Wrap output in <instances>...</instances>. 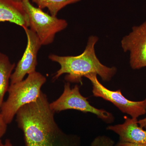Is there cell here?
<instances>
[{"mask_svg": "<svg viewBox=\"0 0 146 146\" xmlns=\"http://www.w3.org/2000/svg\"><path fill=\"white\" fill-rule=\"evenodd\" d=\"M46 95L41 92L34 102L18 110L16 121L23 132L26 146H42L60 130Z\"/></svg>", "mask_w": 146, "mask_h": 146, "instance_id": "cell-1", "label": "cell"}, {"mask_svg": "<svg viewBox=\"0 0 146 146\" xmlns=\"http://www.w3.org/2000/svg\"><path fill=\"white\" fill-rule=\"evenodd\" d=\"M98 38L96 36H89L85 50L83 53L76 56H60L50 54L48 58L54 62H57L60 68L53 77L56 80L63 74L67 82L82 83V79L87 75L96 74L103 81L111 80L117 73L115 67L109 68L101 63L95 52V46Z\"/></svg>", "mask_w": 146, "mask_h": 146, "instance_id": "cell-2", "label": "cell"}, {"mask_svg": "<svg viewBox=\"0 0 146 146\" xmlns=\"http://www.w3.org/2000/svg\"><path fill=\"white\" fill-rule=\"evenodd\" d=\"M46 81V77L36 71L28 74L25 80L10 84L7 91L8 98L3 103L0 111L7 125L13 121L22 106L38 98L42 91L41 88Z\"/></svg>", "mask_w": 146, "mask_h": 146, "instance_id": "cell-3", "label": "cell"}, {"mask_svg": "<svg viewBox=\"0 0 146 146\" xmlns=\"http://www.w3.org/2000/svg\"><path fill=\"white\" fill-rule=\"evenodd\" d=\"M22 2L28 16L29 27L37 35L42 46L52 44L56 33L68 27L65 20L52 16L35 7L30 0H23Z\"/></svg>", "mask_w": 146, "mask_h": 146, "instance_id": "cell-4", "label": "cell"}, {"mask_svg": "<svg viewBox=\"0 0 146 146\" xmlns=\"http://www.w3.org/2000/svg\"><path fill=\"white\" fill-rule=\"evenodd\" d=\"M87 100L88 98L84 97L80 94L78 85H76L71 89L70 82H67L64 84L63 94L57 100L50 103V106L55 112L75 110L84 113L90 112L94 114L107 123L114 121L115 118L112 114L104 110L98 109L92 106Z\"/></svg>", "mask_w": 146, "mask_h": 146, "instance_id": "cell-5", "label": "cell"}, {"mask_svg": "<svg viewBox=\"0 0 146 146\" xmlns=\"http://www.w3.org/2000/svg\"><path fill=\"white\" fill-rule=\"evenodd\" d=\"M93 86L92 93L94 96L101 98L110 102L123 113L131 118H137L146 113V98L143 100L133 101L125 98L121 90L111 91L104 86L97 78V75L91 74L85 76Z\"/></svg>", "mask_w": 146, "mask_h": 146, "instance_id": "cell-6", "label": "cell"}, {"mask_svg": "<svg viewBox=\"0 0 146 146\" xmlns=\"http://www.w3.org/2000/svg\"><path fill=\"white\" fill-rule=\"evenodd\" d=\"M124 52H129V63L133 70L146 67V21L132 28L121 41Z\"/></svg>", "mask_w": 146, "mask_h": 146, "instance_id": "cell-7", "label": "cell"}, {"mask_svg": "<svg viewBox=\"0 0 146 146\" xmlns=\"http://www.w3.org/2000/svg\"><path fill=\"white\" fill-rule=\"evenodd\" d=\"M23 29L26 33L27 44L23 57L11 76L10 84L23 81L27 74L36 72L37 53L42 45L35 33L29 28Z\"/></svg>", "mask_w": 146, "mask_h": 146, "instance_id": "cell-8", "label": "cell"}, {"mask_svg": "<svg viewBox=\"0 0 146 146\" xmlns=\"http://www.w3.org/2000/svg\"><path fill=\"white\" fill-rule=\"evenodd\" d=\"M122 124L110 125L106 129L117 133L119 142L146 145V130L139 126L137 118L125 116Z\"/></svg>", "mask_w": 146, "mask_h": 146, "instance_id": "cell-9", "label": "cell"}, {"mask_svg": "<svg viewBox=\"0 0 146 146\" xmlns=\"http://www.w3.org/2000/svg\"><path fill=\"white\" fill-rule=\"evenodd\" d=\"M9 22L23 28H29L28 16L22 2L13 0H0V23Z\"/></svg>", "mask_w": 146, "mask_h": 146, "instance_id": "cell-10", "label": "cell"}, {"mask_svg": "<svg viewBox=\"0 0 146 146\" xmlns=\"http://www.w3.org/2000/svg\"><path fill=\"white\" fill-rule=\"evenodd\" d=\"M16 64L10 62L6 55L0 52V111L4 98L9 87V82Z\"/></svg>", "mask_w": 146, "mask_h": 146, "instance_id": "cell-11", "label": "cell"}, {"mask_svg": "<svg viewBox=\"0 0 146 146\" xmlns=\"http://www.w3.org/2000/svg\"><path fill=\"white\" fill-rule=\"evenodd\" d=\"M80 144L78 136L67 134L61 129L42 146H80Z\"/></svg>", "mask_w": 146, "mask_h": 146, "instance_id": "cell-12", "label": "cell"}, {"mask_svg": "<svg viewBox=\"0 0 146 146\" xmlns=\"http://www.w3.org/2000/svg\"><path fill=\"white\" fill-rule=\"evenodd\" d=\"M41 9H48L50 15L56 17L57 13L63 7L81 0H31Z\"/></svg>", "mask_w": 146, "mask_h": 146, "instance_id": "cell-13", "label": "cell"}, {"mask_svg": "<svg viewBox=\"0 0 146 146\" xmlns=\"http://www.w3.org/2000/svg\"><path fill=\"white\" fill-rule=\"evenodd\" d=\"M115 142L106 136H97L91 142V146H115Z\"/></svg>", "mask_w": 146, "mask_h": 146, "instance_id": "cell-14", "label": "cell"}, {"mask_svg": "<svg viewBox=\"0 0 146 146\" xmlns=\"http://www.w3.org/2000/svg\"><path fill=\"white\" fill-rule=\"evenodd\" d=\"M7 124L5 121L0 112V141L1 138L4 136L7 130Z\"/></svg>", "mask_w": 146, "mask_h": 146, "instance_id": "cell-15", "label": "cell"}, {"mask_svg": "<svg viewBox=\"0 0 146 146\" xmlns=\"http://www.w3.org/2000/svg\"><path fill=\"white\" fill-rule=\"evenodd\" d=\"M115 146H146L145 145H138V144H135L130 143H123L119 141L115 145Z\"/></svg>", "mask_w": 146, "mask_h": 146, "instance_id": "cell-16", "label": "cell"}, {"mask_svg": "<svg viewBox=\"0 0 146 146\" xmlns=\"http://www.w3.org/2000/svg\"><path fill=\"white\" fill-rule=\"evenodd\" d=\"M0 146H13L9 139H6L4 143L1 140L0 141Z\"/></svg>", "mask_w": 146, "mask_h": 146, "instance_id": "cell-17", "label": "cell"}, {"mask_svg": "<svg viewBox=\"0 0 146 146\" xmlns=\"http://www.w3.org/2000/svg\"><path fill=\"white\" fill-rule=\"evenodd\" d=\"M138 123L140 127L146 130V117L138 121Z\"/></svg>", "mask_w": 146, "mask_h": 146, "instance_id": "cell-18", "label": "cell"}, {"mask_svg": "<svg viewBox=\"0 0 146 146\" xmlns=\"http://www.w3.org/2000/svg\"><path fill=\"white\" fill-rule=\"evenodd\" d=\"M13 1H15L19 2H22L23 0H13Z\"/></svg>", "mask_w": 146, "mask_h": 146, "instance_id": "cell-19", "label": "cell"}]
</instances>
